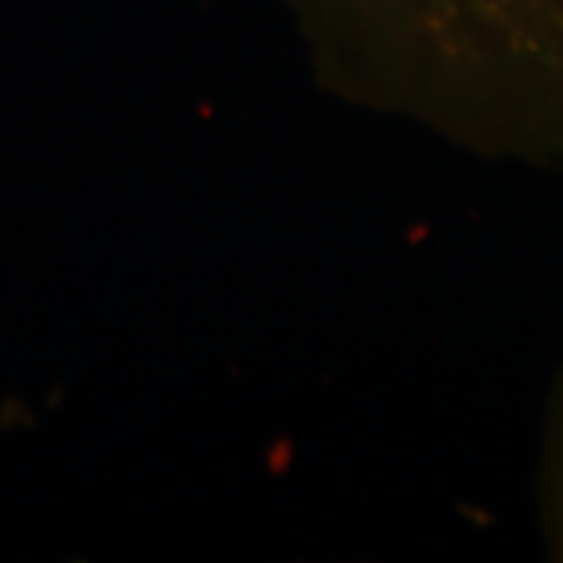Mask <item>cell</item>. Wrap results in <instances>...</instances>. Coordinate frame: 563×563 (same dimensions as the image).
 I'll use <instances>...</instances> for the list:
<instances>
[{
	"label": "cell",
	"mask_w": 563,
	"mask_h": 563,
	"mask_svg": "<svg viewBox=\"0 0 563 563\" xmlns=\"http://www.w3.org/2000/svg\"><path fill=\"white\" fill-rule=\"evenodd\" d=\"M339 41L395 51L463 144L563 169V0H288Z\"/></svg>",
	"instance_id": "1"
},
{
	"label": "cell",
	"mask_w": 563,
	"mask_h": 563,
	"mask_svg": "<svg viewBox=\"0 0 563 563\" xmlns=\"http://www.w3.org/2000/svg\"><path fill=\"white\" fill-rule=\"evenodd\" d=\"M536 507L539 529L551 558L563 561V366L548 395L539 444V473H536Z\"/></svg>",
	"instance_id": "2"
}]
</instances>
